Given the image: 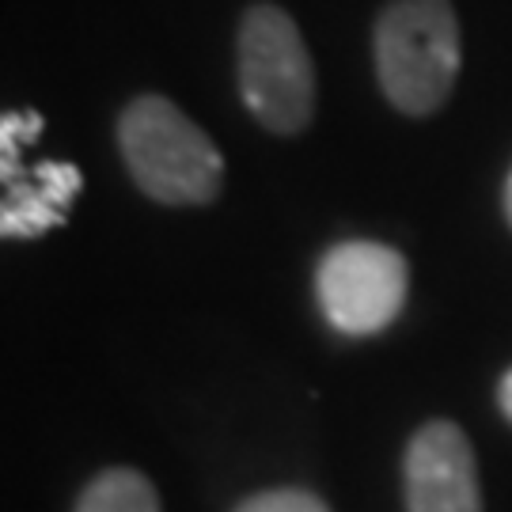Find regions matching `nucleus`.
<instances>
[{"mask_svg":"<svg viewBox=\"0 0 512 512\" xmlns=\"http://www.w3.org/2000/svg\"><path fill=\"white\" fill-rule=\"evenodd\" d=\"M505 217L512 224V171H509V183H505Z\"/></svg>","mask_w":512,"mask_h":512,"instance_id":"nucleus-11","label":"nucleus"},{"mask_svg":"<svg viewBox=\"0 0 512 512\" xmlns=\"http://www.w3.org/2000/svg\"><path fill=\"white\" fill-rule=\"evenodd\" d=\"M497 403H501V414L512 421V368L505 372V380H501V387H497Z\"/></svg>","mask_w":512,"mask_h":512,"instance_id":"nucleus-10","label":"nucleus"},{"mask_svg":"<svg viewBox=\"0 0 512 512\" xmlns=\"http://www.w3.org/2000/svg\"><path fill=\"white\" fill-rule=\"evenodd\" d=\"M80 171L73 164L50 160L31 175V179H16L4 183V209H0V232L8 239H31L57 228L65 220V209L73 205L80 194Z\"/></svg>","mask_w":512,"mask_h":512,"instance_id":"nucleus-6","label":"nucleus"},{"mask_svg":"<svg viewBox=\"0 0 512 512\" xmlns=\"http://www.w3.org/2000/svg\"><path fill=\"white\" fill-rule=\"evenodd\" d=\"M73 512H160V494L141 471L107 467L84 486Z\"/></svg>","mask_w":512,"mask_h":512,"instance_id":"nucleus-7","label":"nucleus"},{"mask_svg":"<svg viewBox=\"0 0 512 512\" xmlns=\"http://www.w3.org/2000/svg\"><path fill=\"white\" fill-rule=\"evenodd\" d=\"M376 76L403 114H433L459 76V19L448 0H391L376 23Z\"/></svg>","mask_w":512,"mask_h":512,"instance_id":"nucleus-2","label":"nucleus"},{"mask_svg":"<svg viewBox=\"0 0 512 512\" xmlns=\"http://www.w3.org/2000/svg\"><path fill=\"white\" fill-rule=\"evenodd\" d=\"M118 145L133 183L156 202L205 205L220 194V148L164 95H141L122 110Z\"/></svg>","mask_w":512,"mask_h":512,"instance_id":"nucleus-1","label":"nucleus"},{"mask_svg":"<svg viewBox=\"0 0 512 512\" xmlns=\"http://www.w3.org/2000/svg\"><path fill=\"white\" fill-rule=\"evenodd\" d=\"M410 270L406 258L387 243L349 239L330 247L315 270V296L334 330L368 338L395 323L406 304Z\"/></svg>","mask_w":512,"mask_h":512,"instance_id":"nucleus-4","label":"nucleus"},{"mask_svg":"<svg viewBox=\"0 0 512 512\" xmlns=\"http://www.w3.org/2000/svg\"><path fill=\"white\" fill-rule=\"evenodd\" d=\"M243 103L270 133L293 137L315 114V69L289 12L255 4L239 23L236 42Z\"/></svg>","mask_w":512,"mask_h":512,"instance_id":"nucleus-3","label":"nucleus"},{"mask_svg":"<svg viewBox=\"0 0 512 512\" xmlns=\"http://www.w3.org/2000/svg\"><path fill=\"white\" fill-rule=\"evenodd\" d=\"M236 512H330L327 501L300 486H281V490H262L239 501Z\"/></svg>","mask_w":512,"mask_h":512,"instance_id":"nucleus-8","label":"nucleus"},{"mask_svg":"<svg viewBox=\"0 0 512 512\" xmlns=\"http://www.w3.org/2000/svg\"><path fill=\"white\" fill-rule=\"evenodd\" d=\"M38 129H42V114L35 110H16V114H4V126H0V156H4V183H12V175H19V148L27 141H35Z\"/></svg>","mask_w":512,"mask_h":512,"instance_id":"nucleus-9","label":"nucleus"},{"mask_svg":"<svg viewBox=\"0 0 512 512\" xmlns=\"http://www.w3.org/2000/svg\"><path fill=\"white\" fill-rule=\"evenodd\" d=\"M406 512H482L475 448L456 421H425L406 444Z\"/></svg>","mask_w":512,"mask_h":512,"instance_id":"nucleus-5","label":"nucleus"}]
</instances>
